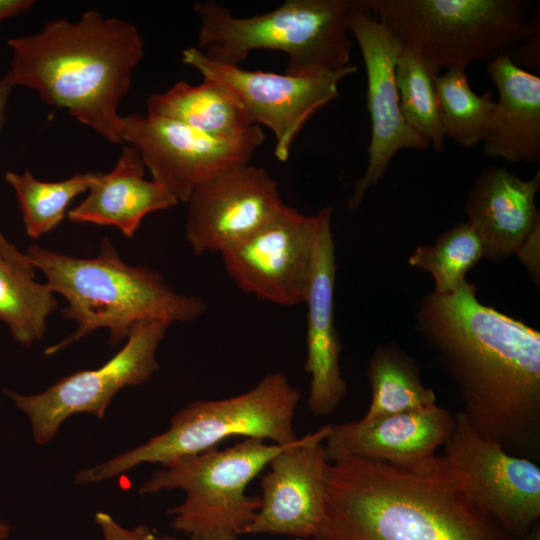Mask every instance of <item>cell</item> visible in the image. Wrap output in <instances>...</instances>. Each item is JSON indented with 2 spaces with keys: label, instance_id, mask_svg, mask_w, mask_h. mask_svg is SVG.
Returning a JSON list of instances; mask_svg holds the SVG:
<instances>
[{
  "label": "cell",
  "instance_id": "484cf974",
  "mask_svg": "<svg viewBox=\"0 0 540 540\" xmlns=\"http://www.w3.org/2000/svg\"><path fill=\"white\" fill-rule=\"evenodd\" d=\"M93 175L78 173L62 181L45 182L29 170L7 172L5 180L15 191L27 235L37 239L61 223L71 201L88 191Z\"/></svg>",
  "mask_w": 540,
  "mask_h": 540
},
{
  "label": "cell",
  "instance_id": "2e32d148",
  "mask_svg": "<svg viewBox=\"0 0 540 540\" xmlns=\"http://www.w3.org/2000/svg\"><path fill=\"white\" fill-rule=\"evenodd\" d=\"M330 426L299 438L270 461L260 480V507L246 535L312 539L324 510L329 464L324 441Z\"/></svg>",
  "mask_w": 540,
  "mask_h": 540
},
{
  "label": "cell",
  "instance_id": "3957f363",
  "mask_svg": "<svg viewBox=\"0 0 540 540\" xmlns=\"http://www.w3.org/2000/svg\"><path fill=\"white\" fill-rule=\"evenodd\" d=\"M7 44L14 86L36 91L107 141L123 142L118 107L145 52L134 24L89 10L77 21L57 18Z\"/></svg>",
  "mask_w": 540,
  "mask_h": 540
},
{
  "label": "cell",
  "instance_id": "7402d4cb",
  "mask_svg": "<svg viewBox=\"0 0 540 540\" xmlns=\"http://www.w3.org/2000/svg\"><path fill=\"white\" fill-rule=\"evenodd\" d=\"M146 107L147 114L175 120L223 142L257 149L265 139L234 97L210 79L203 78L200 84L178 81L152 93Z\"/></svg>",
  "mask_w": 540,
  "mask_h": 540
},
{
  "label": "cell",
  "instance_id": "ac0fdd59",
  "mask_svg": "<svg viewBox=\"0 0 540 540\" xmlns=\"http://www.w3.org/2000/svg\"><path fill=\"white\" fill-rule=\"evenodd\" d=\"M307 305L305 371L310 376L307 406L316 417L336 411L347 393L340 369L342 345L334 323V287L336 278L335 244L332 234V208L321 210Z\"/></svg>",
  "mask_w": 540,
  "mask_h": 540
},
{
  "label": "cell",
  "instance_id": "1f68e13d",
  "mask_svg": "<svg viewBox=\"0 0 540 540\" xmlns=\"http://www.w3.org/2000/svg\"><path fill=\"white\" fill-rule=\"evenodd\" d=\"M34 4L33 0H0V22L29 11Z\"/></svg>",
  "mask_w": 540,
  "mask_h": 540
},
{
  "label": "cell",
  "instance_id": "7a4b0ae2",
  "mask_svg": "<svg viewBox=\"0 0 540 540\" xmlns=\"http://www.w3.org/2000/svg\"><path fill=\"white\" fill-rule=\"evenodd\" d=\"M312 540H517L446 477L359 457L329 462Z\"/></svg>",
  "mask_w": 540,
  "mask_h": 540
},
{
  "label": "cell",
  "instance_id": "603a6c76",
  "mask_svg": "<svg viewBox=\"0 0 540 540\" xmlns=\"http://www.w3.org/2000/svg\"><path fill=\"white\" fill-rule=\"evenodd\" d=\"M366 375L371 386V402L362 421L435 404V392L423 384L414 359L394 344L375 348Z\"/></svg>",
  "mask_w": 540,
  "mask_h": 540
},
{
  "label": "cell",
  "instance_id": "4316f807",
  "mask_svg": "<svg viewBox=\"0 0 540 540\" xmlns=\"http://www.w3.org/2000/svg\"><path fill=\"white\" fill-rule=\"evenodd\" d=\"M439 73L417 52L402 50L395 68L400 107L408 125L435 150L444 148V132L435 79Z\"/></svg>",
  "mask_w": 540,
  "mask_h": 540
},
{
  "label": "cell",
  "instance_id": "836d02e7",
  "mask_svg": "<svg viewBox=\"0 0 540 540\" xmlns=\"http://www.w3.org/2000/svg\"><path fill=\"white\" fill-rule=\"evenodd\" d=\"M11 527L0 520V540H5L10 535Z\"/></svg>",
  "mask_w": 540,
  "mask_h": 540
},
{
  "label": "cell",
  "instance_id": "ba28073f",
  "mask_svg": "<svg viewBox=\"0 0 540 540\" xmlns=\"http://www.w3.org/2000/svg\"><path fill=\"white\" fill-rule=\"evenodd\" d=\"M293 443L243 438L229 448H212L157 469L139 492L183 490L184 501L168 514L172 528L190 540H241L260 507L259 496L246 493L249 483Z\"/></svg>",
  "mask_w": 540,
  "mask_h": 540
},
{
  "label": "cell",
  "instance_id": "277c9868",
  "mask_svg": "<svg viewBox=\"0 0 540 540\" xmlns=\"http://www.w3.org/2000/svg\"><path fill=\"white\" fill-rule=\"evenodd\" d=\"M41 270L54 293L67 301L62 315L78 327L67 338L46 348L53 355L105 328L109 343L118 345L145 320L192 322L206 310L202 299L176 292L151 269L125 263L108 238L94 258H76L31 245L25 253Z\"/></svg>",
  "mask_w": 540,
  "mask_h": 540
},
{
  "label": "cell",
  "instance_id": "9a60e30c",
  "mask_svg": "<svg viewBox=\"0 0 540 540\" xmlns=\"http://www.w3.org/2000/svg\"><path fill=\"white\" fill-rule=\"evenodd\" d=\"M186 203L185 236L196 255L222 254L236 246L284 204L269 172L250 163L200 185Z\"/></svg>",
  "mask_w": 540,
  "mask_h": 540
},
{
  "label": "cell",
  "instance_id": "f1b7e54d",
  "mask_svg": "<svg viewBox=\"0 0 540 540\" xmlns=\"http://www.w3.org/2000/svg\"><path fill=\"white\" fill-rule=\"evenodd\" d=\"M8 73L0 78V130L5 122V110L9 96L14 88ZM0 256L17 271L34 278L35 268L25 253L20 252L0 231Z\"/></svg>",
  "mask_w": 540,
  "mask_h": 540
},
{
  "label": "cell",
  "instance_id": "f546056e",
  "mask_svg": "<svg viewBox=\"0 0 540 540\" xmlns=\"http://www.w3.org/2000/svg\"><path fill=\"white\" fill-rule=\"evenodd\" d=\"M95 522L102 530L103 540H154L155 534L147 526L125 528L106 512H97Z\"/></svg>",
  "mask_w": 540,
  "mask_h": 540
},
{
  "label": "cell",
  "instance_id": "cb8c5ba5",
  "mask_svg": "<svg viewBox=\"0 0 540 540\" xmlns=\"http://www.w3.org/2000/svg\"><path fill=\"white\" fill-rule=\"evenodd\" d=\"M435 86L444 136L462 148L482 143L495 110L492 94H476L470 87L465 68L438 74Z\"/></svg>",
  "mask_w": 540,
  "mask_h": 540
},
{
  "label": "cell",
  "instance_id": "7c38bea8",
  "mask_svg": "<svg viewBox=\"0 0 540 540\" xmlns=\"http://www.w3.org/2000/svg\"><path fill=\"white\" fill-rule=\"evenodd\" d=\"M321 212L306 216L286 205L256 232L223 252L224 268L247 294L276 305L305 303Z\"/></svg>",
  "mask_w": 540,
  "mask_h": 540
},
{
  "label": "cell",
  "instance_id": "ffe728a7",
  "mask_svg": "<svg viewBox=\"0 0 540 540\" xmlns=\"http://www.w3.org/2000/svg\"><path fill=\"white\" fill-rule=\"evenodd\" d=\"M486 71L499 97L482 142L483 153L508 162H539L540 77L508 54L489 60Z\"/></svg>",
  "mask_w": 540,
  "mask_h": 540
},
{
  "label": "cell",
  "instance_id": "d6986e66",
  "mask_svg": "<svg viewBox=\"0 0 540 540\" xmlns=\"http://www.w3.org/2000/svg\"><path fill=\"white\" fill-rule=\"evenodd\" d=\"M539 189V171L522 180L513 171L491 165L476 178L465 211L486 259L502 261L516 253L540 223L535 203Z\"/></svg>",
  "mask_w": 540,
  "mask_h": 540
},
{
  "label": "cell",
  "instance_id": "e0dca14e",
  "mask_svg": "<svg viewBox=\"0 0 540 540\" xmlns=\"http://www.w3.org/2000/svg\"><path fill=\"white\" fill-rule=\"evenodd\" d=\"M454 424V414L435 403L374 421L331 424L324 448L329 462L359 457L425 475L434 470L436 452Z\"/></svg>",
  "mask_w": 540,
  "mask_h": 540
},
{
  "label": "cell",
  "instance_id": "5bb4252c",
  "mask_svg": "<svg viewBox=\"0 0 540 540\" xmlns=\"http://www.w3.org/2000/svg\"><path fill=\"white\" fill-rule=\"evenodd\" d=\"M122 140L139 154L152 180L183 202L200 185L249 163L256 150L214 139L183 123L151 114L122 116Z\"/></svg>",
  "mask_w": 540,
  "mask_h": 540
},
{
  "label": "cell",
  "instance_id": "44dd1931",
  "mask_svg": "<svg viewBox=\"0 0 540 540\" xmlns=\"http://www.w3.org/2000/svg\"><path fill=\"white\" fill-rule=\"evenodd\" d=\"M145 169L139 154L125 145L110 172H94L87 196L67 217L74 223L114 226L132 238L146 215L179 202L162 185L146 180Z\"/></svg>",
  "mask_w": 540,
  "mask_h": 540
},
{
  "label": "cell",
  "instance_id": "52a82bcc",
  "mask_svg": "<svg viewBox=\"0 0 540 540\" xmlns=\"http://www.w3.org/2000/svg\"><path fill=\"white\" fill-rule=\"evenodd\" d=\"M402 48L439 73L511 55L535 32L523 0H360Z\"/></svg>",
  "mask_w": 540,
  "mask_h": 540
},
{
  "label": "cell",
  "instance_id": "83f0119b",
  "mask_svg": "<svg viewBox=\"0 0 540 540\" xmlns=\"http://www.w3.org/2000/svg\"><path fill=\"white\" fill-rule=\"evenodd\" d=\"M482 257V242L472 226L465 221L445 231L434 244L418 246L408 262L433 276L434 293L447 294L466 280V273Z\"/></svg>",
  "mask_w": 540,
  "mask_h": 540
},
{
  "label": "cell",
  "instance_id": "e575fe53",
  "mask_svg": "<svg viewBox=\"0 0 540 540\" xmlns=\"http://www.w3.org/2000/svg\"><path fill=\"white\" fill-rule=\"evenodd\" d=\"M154 540H181V539L173 537V536H169V535H161V536L155 535Z\"/></svg>",
  "mask_w": 540,
  "mask_h": 540
},
{
  "label": "cell",
  "instance_id": "4dcf8cb0",
  "mask_svg": "<svg viewBox=\"0 0 540 540\" xmlns=\"http://www.w3.org/2000/svg\"><path fill=\"white\" fill-rule=\"evenodd\" d=\"M539 224L536 225L515 253L527 267L532 277L537 278V280L539 279Z\"/></svg>",
  "mask_w": 540,
  "mask_h": 540
},
{
  "label": "cell",
  "instance_id": "4fadbf2b",
  "mask_svg": "<svg viewBox=\"0 0 540 540\" xmlns=\"http://www.w3.org/2000/svg\"><path fill=\"white\" fill-rule=\"evenodd\" d=\"M347 24L365 65L371 123L367 166L347 202L353 210L361 205L371 186L379 182L398 151L425 150L430 145L408 125L401 111L395 81L396 64L403 50L400 43L360 0L352 1Z\"/></svg>",
  "mask_w": 540,
  "mask_h": 540
},
{
  "label": "cell",
  "instance_id": "d6a6232c",
  "mask_svg": "<svg viewBox=\"0 0 540 540\" xmlns=\"http://www.w3.org/2000/svg\"><path fill=\"white\" fill-rule=\"evenodd\" d=\"M521 540H540V523H537Z\"/></svg>",
  "mask_w": 540,
  "mask_h": 540
},
{
  "label": "cell",
  "instance_id": "5b68a950",
  "mask_svg": "<svg viewBox=\"0 0 540 540\" xmlns=\"http://www.w3.org/2000/svg\"><path fill=\"white\" fill-rule=\"evenodd\" d=\"M353 0H286L251 17H237L222 4L197 1L196 48L211 61L240 66L251 51L275 50L288 55L286 74L336 72L351 64L347 19Z\"/></svg>",
  "mask_w": 540,
  "mask_h": 540
},
{
  "label": "cell",
  "instance_id": "6da1fadb",
  "mask_svg": "<svg viewBox=\"0 0 540 540\" xmlns=\"http://www.w3.org/2000/svg\"><path fill=\"white\" fill-rule=\"evenodd\" d=\"M464 280L447 294L430 293L416 329L456 383L462 412L508 453L539 459L540 333L477 299Z\"/></svg>",
  "mask_w": 540,
  "mask_h": 540
},
{
  "label": "cell",
  "instance_id": "9c48e42d",
  "mask_svg": "<svg viewBox=\"0 0 540 540\" xmlns=\"http://www.w3.org/2000/svg\"><path fill=\"white\" fill-rule=\"evenodd\" d=\"M454 418L435 470L508 534L521 540L540 519L539 466L484 437L462 411Z\"/></svg>",
  "mask_w": 540,
  "mask_h": 540
},
{
  "label": "cell",
  "instance_id": "30bf717a",
  "mask_svg": "<svg viewBox=\"0 0 540 540\" xmlns=\"http://www.w3.org/2000/svg\"><path fill=\"white\" fill-rule=\"evenodd\" d=\"M170 325L164 320L137 323L124 347L105 364L66 375L40 393L5 390L28 417L34 441L40 445L50 442L63 422L76 413L102 419L121 389L148 381L159 369L156 353Z\"/></svg>",
  "mask_w": 540,
  "mask_h": 540
},
{
  "label": "cell",
  "instance_id": "d4e9b609",
  "mask_svg": "<svg viewBox=\"0 0 540 540\" xmlns=\"http://www.w3.org/2000/svg\"><path fill=\"white\" fill-rule=\"evenodd\" d=\"M49 285L41 284L16 269L0 256V321L23 346L40 340L46 320L57 308Z\"/></svg>",
  "mask_w": 540,
  "mask_h": 540
},
{
  "label": "cell",
  "instance_id": "8fae6325",
  "mask_svg": "<svg viewBox=\"0 0 540 540\" xmlns=\"http://www.w3.org/2000/svg\"><path fill=\"white\" fill-rule=\"evenodd\" d=\"M182 62L203 78L225 88L252 124L266 127L275 138V157L285 162L305 123L339 95V83L357 71L350 64L336 72L290 75L211 61L195 46L182 51Z\"/></svg>",
  "mask_w": 540,
  "mask_h": 540
},
{
  "label": "cell",
  "instance_id": "8992f818",
  "mask_svg": "<svg viewBox=\"0 0 540 540\" xmlns=\"http://www.w3.org/2000/svg\"><path fill=\"white\" fill-rule=\"evenodd\" d=\"M300 392L285 373L266 374L249 390L228 398L196 400L175 413L164 432L107 461L79 471L75 483L112 479L138 465L161 467L212 448L230 437L290 444L298 436L294 419Z\"/></svg>",
  "mask_w": 540,
  "mask_h": 540
}]
</instances>
